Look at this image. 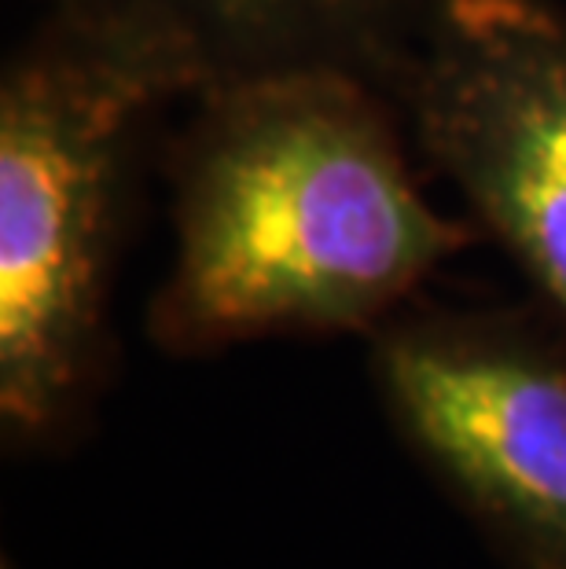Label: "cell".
<instances>
[{
  "label": "cell",
  "mask_w": 566,
  "mask_h": 569,
  "mask_svg": "<svg viewBox=\"0 0 566 569\" xmlns=\"http://www.w3.org/2000/svg\"><path fill=\"white\" fill-rule=\"evenodd\" d=\"M394 433L508 569H566V331L424 295L368 335Z\"/></svg>",
  "instance_id": "obj_3"
},
{
  "label": "cell",
  "mask_w": 566,
  "mask_h": 569,
  "mask_svg": "<svg viewBox=\"0 0 566 569\" xmlns=\"http://www.w3.org/2000/svg\"><path fill=\"white\" fill-rule=\"evenodd\" d=\"M397 96L331 67L202 84L166 148L173 258L151 295L159 353L371 335L424 295L471 217L430 206Z\"/></svg>",
  "instance_id": "obj_1"
},
{
  "label": "cell",
  "mask_w": 566,
  "mask_h": 569,
  "mask_svg": "<svg viewBox=\"0 0 566 569\" xmlns=\"http://www.w3.org/2000/svg\"><path fill=\"white\" fill-rule=\"evenodd\" d=\"M207 78L143 22L44 8L0 78V430L63 452L115 379V276L155 122Z\"/></svg>",
  "instance_id": "obj_2"
},
{
  "label": "cell",
  "mask_w": 566,
  "mask_h": 569,
  "mask_svg": "<svg viewBox=\"0 0 566 569\" xmlns=\"http://www.w3.org/2000/svg\"><path fill=\"white\" fill-rule=\"evenodd\" d=\"M151 27L221 81L287 67L349 70L401 92L445 0H41Z\"/></svg>",
  "instance_id": "obj_5"
},
{
  "label": "cell",
  "mask_w": 566,
  "mask_h": 569,
  "mask_svg": "<svg viewBox=\"0 0 566 569\" xmlns=\"http://www.w3.org/2000/svg\"><path fill=\"white\" fill-rule=\"evenodd\" d=\"M397 103L416 151L566 331V11L445 0Z\"/></svg>",
  "instance_id": "obj_4"
}]
</instances>
